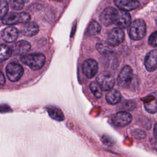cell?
<instances>
[{"mask_svg":"<svg viewBox=\"0 0 157 157\" xmlns=\"http://www.w3.org/2000/svg\"><path fill=\"white\" fill-rule=\"evenodd\" d=\"M21 61L33 70H39L45 64L46 58L42 53H34L23 55L21 56Z\"/></svg>","mask_w":157,"mask_h":157,"instance_id":"1","label":"cell"},{"mask_svg":"<svg viewBox=\"0 0 157 157\" xmlns=\"http://www.w3.org/2000/svg\"><path fill=\"white\" fill-rule=\"evenodd\" d=\"M128 28V34L132 40H140L146 34V24L142 19H136L132 22H131Z\"/></svg>","mask_w":157,"mask_h":157,"instance_id":"2","label":"cell"},{"mask_svg":"<svg viewBox=\"0 0 157 157\" xmlns=\"http://www.w3.org/2000/svg\"><path fill=\"white\" fill-rule=\"evenodd\" d=\"M133 74L132 70L129 66H124L120 71L118 78L117 82L118 85L123 88H128L134 82L136 78Z\"/></svg>","mask_w":157,"mask_h":157,"instance_id":"3","label":"cell"},{"mask_svg":"<svg viewBox=\"0 0 157 157\" xmlns=\"http://www.w3.org/2000/svg\"><path fill=\"white\" fill-rule=\"evenodd\" d=\"M31 16L26 12L9 13H7L2 18V22L4 25H16L18 23H25L30 20Z\"/></svg>","mask_w":157,"mask_h":157,"instance_id":"4","label":"cell"},{"mask_svg":"<svg viewBox=\"0 0 157 157\" xmlns=\"http://www.w3.org/2000/svg\"><path fill=\"white\" fill-rule=\"evenodd\" d=\"M131 21V15L128 11L115 9L112 20L113 24L121 29H126L129 27Z\"/></svg>","mask_w":157,"mask_h":157,"instance_id":"5","label":"cell"},{"mask_svg":"<svg viewBox=\"0 0 157 157\" xmlns=\"http://www.w3.org/2000/svg\"><path fill=\"white\" fill-rule=\"evenodd\" d=\"M101 61L102 66L109 71L116 70L118 67V60L112 50L102 53Z\"/></svg>","mask_w":157,"mask_h":157,"instance_id":"6","label":"cell"},{"mask_svg":"<svg viewBox=\"0 0 157 157\" xmlns=\"http://www.w3.org/2000/svg\"><path fill=\"white\" fill-rule=\"evenodd\" d=\"M96 82L103 91H108L115 85V78L113 75L108 71L101 72L96 77Z\"/></svg>","mask_w":157,"mask_h":157,"instance_id":"7","label":"cell"},{"mask_svg":"<svg viewBox=\"0 0 157 157\" xmlns=\"http://www.w3.org/2000/svg\"><path fill=\"white\" fill-rule=\"evenodd\" d=\"M6 74L8 78L11 82H17L22 77L24 70L23 67L16 63H10L6 69Z\"/></svg>","mask_w":157,"mask_h":157,"instance_id":"8","label":"cell"},{"mask_svg":"<svg viewBox=\"0 0 157 157\" xmlns=\"http://www.w3.org/2000/svg\"><path fill=\"white\" fill-rule=\"evenodd\" d=\"M132 115L126 111H120L111 118L112 124L117 127H124L129 124L132 121Z\"/></svg>","mask_w":157,"mask_h":157,"instance_id":"9","label":"cell"},{"mask_svg":"<svg viewBox=\"0 0 157 157\" xmlns=\"http://www.w3.org/2000/svg\"><path fill=\"white\" fill-rule=\"evenodd\" d=\"M124 39V32L120 28H114L108 34L107 44L111 47H116L123 42Z\"/></svg>","mask_w":157,"mask_h":157,"instance_id":"10","label":"cell"},{"mask_svg":"<svg viewBox=\"0 0 157 157\" xmlns=\"http://www.w3.org/2000/svg\"><path fill=\"white\" fill-rule=\"evenodd\" d=\"M82 70L87 78H91L98 71V64L93 59H87L83 63Z\"/></svg>","mask_w":157,"mask_h":157,"instance_id":"11","label":"cell"},{"mask_svg":"<svg viewBox=\"0 0 157 157\" xmlns=\"http://www.w3.org/2000/svg\"><path fill=\"white\" fill-rule=\"evenodd\" d=\"M114 3L119 9L125 11L132 10L140 6L137 0H114Z\"/></svg>","mask_w":157,"mask_h":157,"instance_id":"12","label":"cell"},{"mask_svg":"<svg viewBox=\"0 0 157 157\" xmlns=\"http://www.w3.org/2000/svg\"><path fill=\"white\" fill-rule=\"evenodd\" d=\"M144 63L148 71L152 72L156 70L157 66V52L156 49L150 51L147 54Z\"/></svg>","mask_w":157,"mask_h":157,"instance_id":"13","label":"cell"},{"mask_svg":"<svg viewBox=\"0 0 157 157\" xmlns=\"http://www.w3.org/2000/svg\"><path fill=\"white\" fill-rule=\"evenodd\" d=\"M115 10V8L107 7L101 12L99 16V20L102 25L105 26H109L113 24L112 20Z\"/></svg>","mask_w":157,"mask_h":157,"instance_id":"14","label":"cell"},{"mask_svg":"<svg viewBox=\"0 0 157 157\" xmlns=\"http://www.w3.org/2000/svg\"><path fill=\"white\" fill-rule=\"evenodd\" d=\"M18 36V29L13 26H8L2 32V39L6 42L11 43L16 40Z\"/></svg>","mask_w":157,"mask_h":157,"instance_id":"15","label":"cell"},{"mask_svg":"<svg viewBox=\"0 0 157 157\" xmlns=\"http://www.w3.org/2000/svg\"><path fill=\"white\" fill-rule=\"evenodd\" d=\"M39 26L35 22H26L25 23L21 28V33L28 37H32L35 36L39 32Z\"/></svg>","mask_w":157,"mask_h":157,"instance_id":"16","label":"cell"},{"mask_svg":"<svg viewBox=\"0 0 157 157\" xmlns=\"http://www.w3.org/2000/svg\"><path fill=\"white\" fill-rule=\"evenodd\" d=\"M11 49L12 52L15 54L25 55L30 50L31 45L26 40H20L15 43Z\"/></svg>","mask_w":157,"mask_h":157,"instance_id":"17","label":"cell"},{"mask_svg":"<svg viewBox=\"0 0 157 157\" xmlns=\"http://www.w3.org/2000/svg\"><path fill=\"white\" fill-rule=\"evenodd\" d=\"M105 99L110 104H117L121 101V94L119 91L112 88L108 90L105 95Z\"/></svg>","mask_w":157,"mask_h":157,"instance_id":"18","label":"cell"},{"mask_svg":"<svg viewBox=\"0 0 157 157\" xmlns=\"http://www.w3.org/2000/svg\"><path fill=\"white\" fill-rule=\"evenodd\" d=\"M47 110L49 116L53 120L61 121L64 120V115L59 108L49 105L47 107Z\"/></svg>","mask_w":157,"mask_h":157,"instance_id":"19","label":"cell"},{"mask_svg":"<svg viewBox=\"0 0 157 157\" xmlns=\"http://www.w3.org/2000/svg\"><path fill=\"white\" fill-rule=\"evenodd\" d=\"M12 53V49L4 44L0 45V63L6 61Z\"/></svg>","mask_w":157,"mask_h":157,"instance_id":"20","label":"cell"},{"mask_svg":"<svg viewBox=\"0 0 157 157\" xmlns=\"http://www.w3.org/2000/svg\"><path fill=\"white\" fill-rule=\"evenodd\" d=\"M101 30V25L96 21L93 20L90 23L87 28V33L90 36H96L100 33Z\"/></svg>","mask_w":157,"mask_h":157,"instance_id":"21","label":"cell"},{"mask_svg":"<svg viewBox=\"0 0 157 157\" xmlns=\"http://www.w3.org/2000/svg\"><path fill=\"white\" fill-rule=\"evenodd\" d=\"M144 107L145 110L150 113L156 112V96L151 99H147L144 101Z\"/></svg>","mask_w":157,"mask_h":157,"instance_id":"22","label":"cell"},{"mask_svg":"<svg viewBox=\"0 0 157 157\" xmlns=\"http://www.w3.org/2000/svg\"><path fill=\"white\" fill-rule=\"evenodd\" d=\"M90 89L92 93L97 98H100L102 97V90L96 81L91 82L90 84Z\"/></svg>","mask_w":157,"mask_h":157,"instance_id":"23","label":"cell"},{"mask_svg":"<svg viewBox=\"0 0 157 157\" xmlns=\"http://www.w3.org/2000/svg\"><path fill=\"white\" fill-rule=\"evenodd\" d=\"M28 1L29 0H10V4L12 9L20 10L23 8L25 3Z\"/></svg>","mask_w":157,"mask_h":157,"instance_id":"24","label":"cell"},{"mask_svg":"<svg viewBox=\"0 0 157 157\" xmlns=\"http://www.w3.org/2000/svg\"><path fill=\"white\" fill-rule=\"evenodd\" d=\"M9 9L8 2L6 0H0V20L7 13Z\"/></svg>","mask_w":157,"mask_h":157,"instance_id":"25","label":"cell"},{"mask_svg":"<svg viewBox=\"0 0 157 157\" xmlns=\"http://www.w3.org/2000/svg\"><path fill=\"white\" fill-rule=\"evenodd\" d=\"M111 46H110L107 42H101V43H98L96 44V48L97 50L100 52L101 53H104V52H107V51H110L112 50H111V48H110Z\"/></svg>","mask_w":157,"mask_h":157,"instance_id":"26","label":"cell"},{"mask_svg":"<svg viewBox=\"0 0 157 157\" xmlns=\"http://www.w3.org/2000/svg\"><path fill=\"white\" fill-rule=\"evenodd\" d=\"M132 135L135 139H142L146 137L145 132L140 129H136L134 131H133Z\"/></svg>","mask_w":157,"mask_h":157,"instance_id":"27","label":"cell"},{"mask_svg":"<svg viewBox=\"0 0 157 157\" xmlns=\"http://www.w3.org/2000/svg\"><path fill=\"white\" fill-rule=\"evenodd\" d=\"M156 31H154L149 37L148 38V44H150V45H151L152 47H156Z\"/></svg>","mask_w":157,"mask_h":157,"instance_id":"28","label":"cell"},{"mask_svg":"<svg viewBox=\"0 0 157 157\" xmlns=\"http://www.w3.org/2000/svg\"><path fill=\"white\" fill-rule=\"evenodd\" d=\"M6 82V79L5 77L2 72L0 71V85H2L5 83Z\"/></svg>","mask_w":157,"mask_h":157,"instance_id":"29","label":"cell"},{"mask_svg":"<svg viewBox=\"0 0 157 157\" xmlns=\"http://www.w3.org/2000/svg\"><path fill=\"white\" fill-rule=\"evenodd\" d=\"M156 124H155V126H154V136H155V138H156Z\"/></svg>","mask_w":157,"mask_h":157,"instance_id":"30","label":"cell"}]
</instances>
